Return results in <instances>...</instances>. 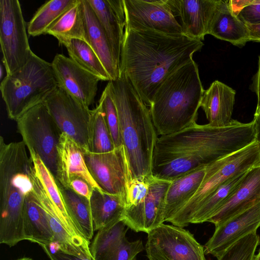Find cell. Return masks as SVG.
Instances as JSON below:
<instances>
[{
	"label": "cell",
	"mask_w": 260,
	"mask_h": 260,
	"mask_svg": "<svg viewBox=\"0 0 260 260\" xmlns=\"http://www.w3.org/2000/svg\"><path fill=\"white\" fill-rule=\"evenodd\" d=\"M255 141L253 120L242 123L232 119L221 127L196 123L158 138L153 155L152 175L157 179L172 181Z\"/></svg>",
	"instance_id": "1"
},
{
	"label": "cell",
	"mask_w": 260,
	"mask_h": 260,
	"mask_svg": "<svg viewBox=\"0 0 260 260\" xmlns=\"http://www.w3.org/2000/svg\"><path fill=\"white\" fill-rule=\"evenodd\" d=\"M202 41L184 35L125 27L120 60L124 76L147 106L161 82L193 60Z\"/></svg>",
	"instance_id": "2"
},
{
	"label": "cell",
	"mask_w": 260,
	"mask_h": 260,
	"mask_svg": "<svg viewBox=\"0 0 260 260\" xmlns=\"http://www.w3.org/2000/svg\"><path fill=\"white\" fill-rule=\"evenodd\" d=\"M22 141L0 137V243L9 247L26 240V200L32 190L34 164Z\"/></svg>",
	"instance_id": "3"
},
{
	"label": "cell",
	"mask_w": 260,
	"mask_h": 260,
	"mask_svg": "<svg viewBox=\"0 0 260 260\" xmlns=\"http://www.w3.org/2000/svg\"><path fill=\"white\" fill-rule=\"evenodd\" d=\"M119 120L132 180L152 176V159L158 138L150 110L126 77L109 81Z\"/></svg>",
	"instance_id": "4"
},
{
	"label": "cell",
	"mask_w": 260,
	"mask_h": 260,
	"mask_svg": "<svg viewBox=\"0 0 260 260\" xmlns=\"http://www.w3.org/2000/svg\"><path fill=\"white\" fill-rule=\"evenodd\" d=\"M204 91L193 60L168 76L156 89L150 106L157 135L173 134L196 123Z\"/></svg>",
	"instance_id": "5"
},
{
	"label": "cell",
	"mask_w": 260,
	"mask_h": 260,
	"mask_svg": "<svg viewBox=\"0 0 260 260\" xmlns=\"http://www.w3.org/2000/svg\"><path fill=\"white\" fill-rule=\"evenodd\" d=\"M58 87L52 63L33 52L25 64L1 82L8 117L16 121L27 111L44 103Z\"/></svg>",
	"instance_id": "6"
},
{
	"label": "cell",
	"mask_w": 260,
	"mask_h": 260,
	"mask_svg": "<svg viewBox=\"0 0 260 260\" xmlns=\"http://www.w3.org/2000/svg\"><path fill=\"white\" fill-rule=\"evenodd\" d=\"M260 164V149L255 141L220 158L206 168L204 179L194 195L168 222L183 228L198 208L219 187L234 176Z\"/></svg>",
	"instance_id": "7"
},
{
	"label": "cell",
	"mask_w": 260,
	"mask_h": 260,
	"mask_svg": "<svg viewBox=\"0 0 260 260\" xmlns=\"http://www.w3.org/2000/svg\"><path fill=\"white\" fill-rule=\"evenodd\" d=\"M16 121L29 152L37 154L55 177L57 147L62 133L46 106L42 103L35 106Z\"/></svg>",
	"instance_id": "8"
},
{
	"label": "cell",
	"mask_w": 260,
	"mask_h": 260,
	"mask_svg": "<svg viewBox=\"0 0 260 260\" xmlns=\"http://www.w3.org/2000/svg\"><path fill=\"white\" fill-rule=\"evenodd\" d=\"M0 43L6 75L23 66L32 52L18 0L0 1Z\"/></svg>",
	"instance_id": "9"
},
{
	"label": "cell",
	"mask_w": 260,
	"mask_h": 260,
	"mask_svg": "<svg viewBox=\"0 0 260 260\" xmlns=\"http://www.w3.org/2000/svg\"><path fill=\"white\" fill-rule=\"evenodd\" d=\"M147 234L149 260H206L204 247L183 228L162 223Z\"/></svg>",
	"instance_id": "10"
},
{
	"label": "cell",
	"mask_w": 260,
	"mask_h": 260,
	"mask_svg": "<svg viewBox=\"0 0 260 260\" xmlns=\"http://www.w3.org/2000/svg\"><path fill=\"white\" fill-rule=\"evenodd\" d=\"M61 133L67 134L85 151H89L92 110L57 87L43 103Z\"/></svg>",
	"instance_id": "11"
},
{
	"label": "cell",
	"mask_w": 260,
	"mask_h": 260,
	"mask_svg": "<svg viewBox=\"0 0 260 260\" xmlns=\"http://www.w3.org/2000/svg\"><path fill=\"white\" fill-rule=\"evenodd\" d=\"M84 155L88 170L100 188L104 192L120 196L126 202L132 178L123 146L105 153L87 151Z\"/></svg>",
	"instance_id": "12"
},
{
	"label": "cell",
	"mask_w": 260,
	"mask_h": 260,
	"mask_svg": "<svg viewBox=\"0 0 260 260\" xmlns=\"http://www.w3.org/2000/svg\"><path fill=\"white\" fill-rule=\"evenodd\" d=\"M125 27L183 35L168 0H123Z\"/></svg>",
	"instance_id": "13"
},
{
	"label": "cell",
	"mask_w": 260,
	"mask_h": 260,
	"mask_svg": "<svg viewBox=\"0 0 260 260\" xmlns=\"http://www.w3.org/2000/svg\"><path fill=\"white\" fill-rule=\"evenodd\" d=\"M171 181L149 179L146 197L139 205L126 208L122 220L135 232L149 233L164 223L167 192Z\"/></svg>",
	"instance_id": "14"
},
{
	"label": "cell",
	"mask_w": 260,
	"mask_h": 260,
	"mask_svg": "<svg viewBox=\"0 0 260 260\" xmlns=\"http://www.w3.org/2000/svg\"><path fill=\"white\" fill-rule=\"evenodd\" d=\"M51 63L58 87L88 107L94 103L98 77L63 54H56Z\"/></svg>",
	"instance_id": "15"
},
{
	"label": "cell",
	"mask_w": 260,
	"mask_h": 260,
	"mask_svg": "<svg viewBox=\"0 0 260 260\" xmlns=\"http://www.w3.org/2000/svg\"><path fill=\"white\" fill-rule=\"evenodd\" d=\"M260 227V202L216 226L212 236L204 246L205 254L217 258L229 247Z\"/></svg>",
	"instance_id": "16"
},
{
	"label": "cell",
	"mask_w": 260,
	"mask_h": 260,
	"mask_svg": "<svg viewBox=\"0 0 260 260\" xmlns=\"http://www.w3.org/2000/svg\"><path fill=\"white\" fill-rule=\"evenodd\" d=\"M219 0H168L172 12L180 20L183 35L202 41Z\"/></svg>",
	"instance_id": "17"
},
{
	"label": "cell",
	"mask_w": 260,
	"mask_h": 260,
	"mask_svg": "<svg viewBox=\"0 0 260 260\" xmlns=\"http://www.w3.org/2000/svg\"><path fill=\"white\" fill-rule=\"evenodd\" d=\"M84 150L67 134L62 133L57 147L55 178L59 184L68 188L74 177L87 181L94 190L104 191L91 176L87 166Z\"/></svg>",
	"instance_id": "18"
},
{
	"label": "cell",
	"mask_w": 260,
	"mask_h": 260,
	"mask_svg": "<svg viewBox=\"0 0 260 260\" xmlns=\"http://www.w3.org/2000/svg\"><path fill=\"white\" fill-rule=\"evenodd\" d=\"M31 177L32 183V194L37 203L45 211L53 234V243L51 245L67 254L92 258L90 251L82 247L62 224L55 206L36 175L34 168Z\"/></svg>",
	"instance_id": "19"
},
{
	"label": "cell",
	"mask_w": 260,
	"mask_h": 260,
	"mask_svg": "<svg viewBox=\"0 0 260 260\" xmlns=\"http://www.w3.org/2000/svg\"><path fill=\"white\" fill-rule=\"evenodd\" d=\"M260 202V164L246 172L223 206L208 222L217 226Z\"/></svg>",
	"instance_id": "20"
},
{
	"label": "cell",
	"mask_w": 260,
	"mask_h": 260,
	"mask_svg": "<svg viewBox=\"0 0 260 260\" xmlns=\"http://www.w3.org/2000/svg\"><path fill=\"white\" fill-rule=\"evenodd\" d=\"M103 27L120 68L125 18L123 0H87Z\"/></svg>",
	"instance_id": "21"
},
{
	"label": "cell",
	"mask_w": 260,
	"mask_h": 260,
	"mask_svg": "<svg viewBox=\"0 0 260 260\" xmlns=\"http://www.w3.org/2000/svg\"><path fill=\"white\" fill-rule=\"evenodd\" d=\"M235 95L234 89L218 80L213 81L204 91L201 107L209 125L224 126L232 121Z\"/></svg>",
	"instance_id": "22"
},
{
	"label": "cell",
	"mask_w": 260,
	"mask_h": 260,
	"mask_svg": "<svg viewBox=\"0 0 260 260\" xmlns=\"http://www.w3.org/2000/svg\"><path fill=\"white\" fill-rule=\"evenodd\" d=\"M208 34L240 48L249 41L247 25L233 12L229 1L219 0Z\"/></svg>",
	"instance_id": "23"
},
{
	"label": "cell",
	"mask_w": 260,
	"mask_h": 260,
	"mask_svg": "<svg viewBox=\"0 0 260 260\" xmlns=\"http://www.w3.org/2000/svg\"><path fill=\"white\" fill-rule=\"evenodd\" d=\"M29 154L33 162L34 171L55 206L63 226L82 247L90 251V242L81 235L69 214L55 177L37 154L32 152Z\"/></svg>",
	"instance_id": "24"
},
{
	"label": "cell",
	"mask_w": 260,
	"mask_h": 260,
	"mask_svg": "<svg viewBox=\"0 0 260 260\" xmlns=\"http://www.w3.org/2000/svg\"><path fill=\"white\" fill-rule=\"evenodd\" d=\"M89 45L95 52L107 72L111 81L120 76V68L116 64L105 31L87 0H82Z\"/></svg>",
	"instance_id": "25"
},
{
	"label": "cell",
	"mask_w": 260,
	"mask_h": 260,
	"mask_svg": "<svg viewBox=\"0 0 260 260\" xmlns=\"http://www.w3.org/2000/svg\"><path fill=\"white\" fill-rule=\"evenodd\" d=\"M206 168L197 169L171 181L166 200L165 221L168 222L194 195L204 179Z\"/></svg>",
	"instance_id": "26"
},
{
	"label": "cell",
	"mask_w": 260,
	"mask_h": 260,
	"mask_svg": "<svg viewBox=\"0 0 260 260\" xmlns=\"http://www.w3.org/2000/svg\"><path fill=\"white\" fill-rule=\"evenodd\" d=\"M46 34L53 36L63 46L72 39L81 40L89 45L82 0H76L47 29Z\"/></svg>",
	"instance_id": "27"
},
{
	"label": "cell",
	"mask_w": 260,
	"mask_h": 260,
	"mask_svg": "<svg viewBox=\"0 0 260 260\" xmlns=\"http://www.w3.org/2000/svg\"><path fill=\"white\" fill-rule=\"evenodd\" d=\"M94 231L122 219L126 202L120 196L93 190L90 199Z\"/></svg>",
	"instance_id": "28"
},
{
	"label": "cell",
	"mask_w": 260,
	"mask_h": 260,
	"mask_svg": "<svg viewBox=\"0 0 260 260\" xmlns=\"http://www.w3.org/2000/svg\"><path fill=\"white\" fill-rule=\"evenodd\" d=\"M25 233L26 240L41 246L53 243V234L46 214L35 200L32 192L26 200Z\"/></svg>",
	"instance_id": "29"
},
{
	"label": "cell",
	"mask_w": 260,
	"mask_h": 260,
	"mask_svg": "<svg viewBox=\"0 0 260 260\" xmlns=\"http://www.w3.org/2000/svg\"><path fill=\"white\" fill-rule=\"evenodd\" d=\"M58 184L72 220L83 237L90 242L94 232L90 200Z\"/></svg>",
	"instance_id": "30"
},
{
	"label": "cell",
	"mask_w": 260,
	"mask_h": 260,
	"mask_svg": "<svg viewBox=\"0 0 260 260\" xmlns=\"http://www.w3.org/2000/svg\"><path fill=\"white\" fill-rule=\"evenodd\" d=\"M246 172L234 176L219 187L198 208L189 220L188 224L208 222L230 197Z\"/></svg>",
	"instance_id": "31"
},
{
	"label": "cell",
	"mask_w": 260,
	"mask_h": 260,
	"mask_svg": "<svg viewBox=\"0 0 260 260\" xmlns=\"http://www.w3.org/2000/svg\"><path fill=\"white\" fill-rule=\"evenodd\" d=\"M76 0L46 1L36 12L27 25V32L32 37L46 34L47 29Z\"/></svg>",
	"instance_id": "32"
},
{
	"label": "cell",
	"mask_w": 260,
	"mask_h": 260,
	"mask_svg": "<svg viewBox=\"0 0 260 260\" xmlns=\"http://www.w3.org/2000/svg\"><path fill=\"white\" fill-rule=\"evenodd\" d=\"M128 229L121 220L98 231L90 246L94 260H105L126 237Z\"/></svg>",
	"instance_id": "33"
},
{
	"label": "cell",
	"mask_w": 260,
	"mask_h": 260,
	"mask_svg": "<svg viewBox=\"0 0 260 260\" xmlns=\"http://www.w3.org/2000/svg\"><path fill=\"white\" fill-rule=\"evenodd\" d=\"M69 57L82 67L98 77L102 81H111L101 60L85 42L72 39L64 44Z\"/></svg>",
	"instance_id": "34"
},
{
	"label": "cell",
	"mask_w": 260,
	"mask_h": 260,
	"mask_svg": "<svg viewBox=\"0 0 260 260\" xmlns=\"http://www.w3.org/2000/svg\"><path fill=\"white\" fill-rule=\"evenodd\" d=\"M92 110L89 151L96 153L111 151L115 147L101 105L99 103Z\"/></svg>",
	"instance_id": "35"
},
{
	"label": "cell",
	"mask_w": 260,
	"mask_h": 260,
	"mask_svg": "<svg viewBox=\"0 0 260 260\" xmlns=\"http://www.w3.org/2000/svg\"><path fill=\"white\" fill-rule=\"evenodd\" d=\"M99 103L102 106L105 119L115 148L123 145L117 108L108 82L101 96Z\"/></svg>",
	"instance_id": "36"
},
{
	"label": "cell",
	"mask_w": 260,
	"mask_h": 260,
	"mask_svg": "<svg viewBox=\"0 0 260 260\" xmlns=\"http://www.w3.org/2000/svg\"><path fill=\"white\" fill-rule=\"evenodd\" d=\"M259 243L256 232L250 233L229 247L217 260H253Z\"/></svg>",
	"instance_id": "37"
},
{
	"label": "cell",
	"mask_w": 260,
	"mask_h": 260,
	"mask_svg": "<svg viewBox=\"0 0 260 260\" xmlns=\"http://www.w3.org/2000/svg\"><path fill=\"white\" fill-rule=\"evenodd\" d=\"M144 249L141 240L129 242L125 237L105 260H136Z\"/></svg>",
	"instance_id": "38"
},
{
	"label": "cell",
	"mask_w": 260,
	"mask_h": 260,
	"mask_svg": "<svg viewBox=\"0 0 260 260\" xmlns=\"http://www.w3.org/2000/svg\"><path fill=\"white\" fill-rule=\"evenodd\" d=\"M149 179L131 180L127 190L126 208L137 206L144 201L148 191Z\"/></svg>",
	"instance_id": "39"
},
{
	"label": "cell",
	"mask_w": 260,
	"mask_h": 260,
	"mask_svg": "<svg viewBox=\"0 0 260 260\" xmlns=\"http://www.w3.org/2000/svg\"><path fill=\"white\" fill-rule=\"evenodd\" d=\"M246 25L260 23V0H250L249 3L238 14Z\"/></svg>",
	"instance_id": "40"
},
{
	"label": "cell",
	"mask_w": 260,
	"mask_h": 260,
	"mask_svg": "<svg viewBox=\"0 0 260 260\" xmlns=\"http://www.w3.org/2000/svg\"><path fill=\"white\" fill-rule=\"evenodd\" d=\"M68 188L88 200L94 190L87 181L79 177H74L70 180Z\"/></svg>",
	"instance_id": "41"
},
{
	"label": "cell",
	"mask_w": 260,
	"mask_h": 260,
	"mask_svg": "<svg viewBox=\"0 0 260 260\" xmlns=\"http://www.w3.org/2000/svg\"><path fill=\"white\" fill-rule=\"evenodd\" d=\"M50 260H94V259L82 257L69 254L54 248L51 245L41 246Z\"/></svg>",
	"instance_id": "42"
},
{
	"label": "cell",
	"mask_w": 260,
	"mask_h": 260,
	"mask_svg": "<svg viewBox=\"0 0 260 260\" xmlns=\"http://www.w3.org/2000/svg\"><path fill=\"white\" fill-rule=\"evenodd\" d=\"M257 70L252 78V82L250 85V89L254 92L257 98L256 107H260V54L258 58Z\"/></svg>",
	"instance_id": "43"
},
{
	"label": "cell",
	"mask_w": 260,
	"mask_h": 260,
	"mask_svg": "<svg viewBox=\"0 0 260 260\" xmlns=\"http://www.w3.org/2000/svg\"><path fill=\"white\" fill-rule=\"evenodd\" d=\"M249 30V41L260 43V23L256 24H247Z\"/></svg>",
	"instance_id": "44"
},
{
	"label": "cell",
	"mask_w": 260,
	"mask_h": 260,
	"mask_svg": "<svg viewBox=\"0 0 260 260\" xmlns=\"http://www.w3.org/2000/svg\"><path fill=\"white\" fill-rule=\"evenodd\" d=\"M255 129V141L260 149V107H256L253 119Z\"/></svg>",
	"instance_id": "45"
},
{
	"label": "cell",
	"mask_w": 260,
	"mask_h": 260,
	"mask_svg": "<svg viewBox=\"0 0 260 260\" xmlns=\"http://www.w3.org/2000/svg\"><path fill=\"white\" fill-rule=\"evenodd\" d=\"M253 260H260V249L258 253L254 256Z\"/></svg>",
	"instance_id": "46"
},
{
	"label": "cell",
	"mask_w": 260,
	"mask_h": 260,
	"mask_svg": "<svg viewBox=\"0 0 260 260\" xmlns=\"http://www.w3.org/2000/svg\"><path fill=\"white\" fill-rule=\"evenodd\" d=\"M16 260H34V259H32V258H31L30 257H21V258L17 259Z\"/></svg>",
	"instance_id": "47"
},
{
	"label": "cell",
	"mask_w": 260,
	"mask_h": 260,
	"mask_svg": "<svg viewBox=\"0 0 260 260\" xmlns=\"http://www.w3.org/2000/svg\"><path fill=\"white\" fill-rule=\"evenodd\" d=\"M3 75V69L2 66L1 65V68H0V77H1V79L2 78Z\"/></svg>",
	"instance_id": "48"
}]
</instances>
